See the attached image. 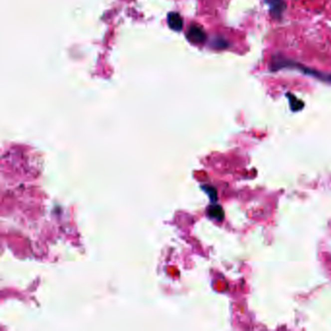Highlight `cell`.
Instances as JSON below:
<instances>
[{"instance_id": "obj_1", "label": "cell", "mask_w": 331, "mask_h": 331, "mask_svg": "<svg viewBox=\"0 0 331 331\" xmlns=\"http://www.w3.org/2000/svg\"><path fill=\"white\" fill-rule=\"evenodd\" d=\"M265 1L269 5L270 14L274 18H281L283 15V12L285 11V8H286V4H285L284 0H265Z\"/></svg>"}, {"instance_id": "obj_2", "label": "cell", "mask_w": 331, "mask_h": 331, "mask_svg": "<svg viewBox=\"0 0 331 331\" xmlns=\"http://www.w3.org/2000/svg\"><path fill=\"white\" fill-rule=\"evenodd\" d=\"M187 38L193 43H202L206 39V33L201 27L193 25L187 32Z\"/></svg>"}, {"instance_id": "obj_3", "label": "cell", "mask_w": 331, "mask_h": 331, "mask_svg": "<svg viewBox=\"0 0 331 331\" xmlns=\"http://www.w3.org/2000/svg\"><path fill=\"white\" fill-rule=\"evenodd\" d=\"M167 22L174 30H181L183 27V19L177 13H170L167 18Z\"/></svg>"}, {"instance_id": "obj_4", "label": "cell", "mask_w": 331, "mask_h": 331, "mask_svg": "<svg viewBox=\"0 0 331 331\" xmlns=\"http://www.w3.org/2000/svg\"><path fill=\"white\" fill-rule=\"evenodd\" d=\"M288 97H289V99H290V103H291V108H292V110L296 112V111L301 110V109L304 107V103H303L301 100H299L298 98H296L294 94L289 93V94H288Z\"/></svg>"}, {"instance_id": "obj_5", "label": "cell", "mask_w": 331, "mask_h": 331, "mask_svg": "<svg viewBox=\"0 0 331 331\" xmlns=\"http://www.w3.org/2000/svg\"><path fill=\"white\" fill-rule=\"evenodd\" d=\"M209 216L220 221L223 218V211L220 206H212L209 209Z\"/></svg>"}]
</instances>
